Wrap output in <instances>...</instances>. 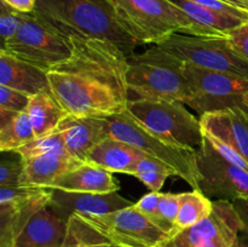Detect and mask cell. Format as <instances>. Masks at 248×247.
Here are the masks:
<instances>
[{
    "label": "cell",
    "mask_w": 248,
    "mask_h": 247,
    "mask_svg": "<svg viewBox=\"0 0 248 247\" xmlns=\"http://www.w3.org/2000/svg\"><path fill=\"white\" fill-rule=\"evenodd\" d=\"M72 56L47 70L51 93L70 115L110 118L127 110V56L98 39L70 40Z\"/></svg>",
    "instance_id": "obj_1"
},
{
    "label": "cell",
    "mask_w": 248,
    "mask_h": 247,
    "mask_svg": "<svg viewBox=\"0 0 248 247\" xmlns=\"http://www.w3.org/2000/svg\"><path fill=\"white\" fill-rule=\"evenodd\" d=\"M33 14L68 40L108 41L127 57L140 45L124 28L110 0H36Z\"/></svg>",
    "instance_id": "obj_2"
},
{
    "label": "cell",
    "mask_w": 248,
    "mask_h": 247,
    "mask_svg": "<svg viewBox=\"0 0 248 247\" xmlns=\"http://www.w3.org/2000/svg\"><path fill=\"white\" fill-rule=\"evenodd\" d=\"M124 28L140 44H156L173 34L222 36L199 26L170 0H110Z\"/></svg>",
    "instance_id": "obj_3"
},
{
    "label": "cell",
    "mask_w": 248,
    "mask_h": 247,
    "mask_svg": "<svg viewBox=\"0 0 248 247\" xmlns=\"http://www.w3.org/2000/svg\"><path fill=\"white\" fill-rule=\"evenodd\" d=\"M128 91L137 98L167 99L186 102L190 97L189 82L183 72V63L159 47L149 48L127 58Z\"/></svg>",
    "instance_id": "obj_4"
},
{
    "label": "cell",
    "mask_w": 248,
    "mask_h": 247,
    "mask_svg": "<svg viewBox=\"0 0 248 247\" xmlns=\"http://www.w3.org/2000/svg\"><path fill=\"white\" fill-rule=\"evenodd\" d=\"M127 111L154 135L173 144L199 149L203 143L200 119L183 102L167 99H131Z\"/></svg>",
    "instance_id": "obj_5"
},
{
    "label": "cell",
    "mask_w": 248,
    "mask_h": 247,
    "mask_svg": "<svg viewBox=\"0 0 248 247\" xmlns=\"http://www.w3.org/2000/svg\"><path fill=\"white\" fill-rule=\"evenodd\" d=\"M110 137L128 143L144 154L176 170L177 176L199 190L196 149L181 147L160 138L143 127L127 110L107 118Z\"/></svg>",
    "instance_id": "obj_6"
},
{
    "label": "cell",
    "mask_w": 248,
    "mask_h": 247,
    "mask_svg": "<svg viewBox=\"0 0 248 247\" xmlns=\"http://www.w3.org/2000/svg\"><path fill=\"white\" fill-rule=\"evenodd\" d=\"M155 46L186 64L248 79V61L235 52L228 38L173 34Z\"/></svg>",
    "instance_id": "obj_7"
},
{
    "label": "cell",
    "mask_w": 248,
    "mask_h": 247,
    "mask_svg": "<svg viewBox=\"0 0 248 247\" xmlns=\"http://www.w3.org/2000/svg\"><path fill=\"white\" fill-rule=\"evenodd\" d=\"M191 94L186 106L202 115L230 108L248 110V79L183 63Z\"/></svg>",
    "instance_id": "obj_8"
},
{
    "label": "cell",
    "mask_w": 248,
    "mask_h": 247,
    "mask_svg": "<svg viewBox=\"0 0 248 247\" xmlns=\"http://www.w3.org/2000/svg\"><path fill=\"white\" fill-rule=\"evenodd\" d=\"M1 50L46 72L68 60L73 52L70 40L43 23L33 12L23 15L17 33L2 44Z\"/></svg>",
    "instance_id": "obj_9"
},
{
    "label": "cell",
    "mask_w": 248,
    "mask_h": 247,
    "mask_svg": "<svg viewBox=\"0 0 248 247\" xmlns=\"http://www.w3.org/2000/svg\"><path fill=\"white\" fill-rule=\"evenodd\" d=\"M78 216L116 247H161L172 237L133 205L104 215Z\"/></svg>",
    "instance_id": "obj_10"
},
{
    "label": "cell",
    "mask_w": 248,
    "mask_h": 247,
    "mask_svg": "<svg viewBox=\"0 0 248 247\" xmlns=\"http://www.w3.org/2000/svg\"><path fill=\"white\" fill-rule=\"evenodd\" d=\"M199 190L211 200L248 199V171L228 161L203 135L196 149Z\"/></svg>",
    "instance_id": "obj_11"
},
{
    "label": "cell",
    "mask_w": 248,
    "mask_h": 247,
    "mask_svg": "<svg viewBox=\"0 0 248 247\" xmlns=\"http://www.w3.org/2000/svg\"><path fill=\"white\" fill-rule=\"evenodd\" d=\"M241 229L234 203L213 200V211L206 219L179 230L165 247H235Z\"/></svg>",
    "instance_id": "obj_12"
},
{
    "label": "cell",
    "mask_w": 248,
    "mask_h": 247,
    "mask_svg": "<svg viewBox=\"0 0 248 247\" xmlns=\"http://www.w3.org/2000/svg\"><path fill=\"white\" fill-rule=\"evenodd\" d=\"M52 191L44 188H0V247H12L31 218L51 201Z\"/></svg>",
    "instance_id": "obj_13"
},
{
    "label": "cell",
    "mask_w": 248,
    "mask_h": 247,
    "mask_svg": "<svg viewBox=\"0 0 248 247\" xmlns=\"http://www.w3.org/2000/svg\"><path fill=\"white\" fill-rule=\"evenodd\" d=\"M56 131L62 135L68 154L82 162L96 145L110 137L108 119L96 116L68 114Z\"/></svg>",
    "instance_id": "obj_14"
},
{
    "label": "cell",
    "mask_w": 248,
    "mask_h": 247,
    "mask_svg": "<svg viewBox=\"0 0 248 247\" xmlns=\"http://www.w3.org/2000/svg\"><path fill=\"white\" fill-rule=\"evenodd\" d=\"M51 207L65 220H69L70 216L75 213L85 216L104 215L133 205L118 191L109 194L72 193L60 189H51Z\"/></svg>",
    "instance_id": "obj_15"
},
{
    "label": "cell",
    "mask_w": 248,
    "mask_h": 247,
    "mask_svg": "<svg viewBox=\"0 0 248 247\" xmlns=\"http://www.w3.org/2000/svg\"><path fill=\"white\" fill-rule=\"evenodd\" d=\"M206 132L234 148L248 162V110L230 108L200 115Z\"/></svg>",
    "instance_id": "obj_16"
},
{
    "label": "cell",
    "mask_w": 248,
    "mask_h": 247,
    "mask_svg": "<svg viewBox=\"0 0 248 247\" xmlns=\"http://www.w3.org/2000/svg\"><path fill=\"white\" fill-rule=\"evenodd\" d=\"M67 232L68 220L58 216L48 203L31 218L12 247H62Z\"/></svg>",
    "instance_id": "obj_17"
},
{
    "label": "cell",
    "mask_w": 248,
    "mask_h": 247,
    "mask_svg": "<svg viewBox=\"0 0 248 247\" xmlns=\"http://www.w3.org/2000/svg\"><path fill=\"white\" fill-rule=\"evenodd\" d=\"M48 189L72 193L109 194L120 190V184L111 172L84 162L58 177Z\"/></svg>",
    "instance_id": "obj_18"
},
{
    "label": "cell",
    "mask_w": 248,
    "mask_h": 247,
    "mask_svg": "<svg viewBox=\"0 0 248 247\" xmlns=\"http://www.w3.org/2000/svg\"><path fill=\"white\" fill-rule=\"evenodd\" d=\"M0 85L27 94L50 91L47 72L0 51Z\"/></svg>",
    "instance_id": "obj_19"
},
{
    "label": "cell",
    "mask_w": 248,
    "mask_h": 247,
    "mask_svg": "<svg viewBox=\"0 0 248 247\" xmlns=\"http://www.w3.org/2000/svg\"><path fill=\"white\" fill-rule=\"evenodd\" d=\"M23 161V172L19 179L21 188L48 189L51 184L65 172L84 164L69 154H44Z\"/></svg>",
    "instance_id": "obj_20"
},
{
    "label": "cell",
    "mask_w": 248,
    "mask_h": 247,
    "mask_svg": "<svg viewBox=\"0 0 248 247\" xmlns=\"http://www.w3.org/2000/svg\"><path fill=\"white\" fill-rule=\"evenodd\" d=\"M145 155L128 143L109 137L91 150L86 162L111 173L132 174L137 162Z\"/></svg>",
    "instance_id": "obj_21"
},
{
    "label": "cell",
    "mask_w": 248,
    "mask_h": 247,
    "mask_svg": "<svg viewBox=\"0 0 248 247\" xmlns=\"http://www.w3.org/2000/svg\"><path fill=\"white\" fill-rule=\"evenodd\" d=\"M26 111L36 138L55 132L68 115L51 91H43L33 94Z\"/></svg>",
    "instance_id": "obj_22"
},
{
    "label": "cell",
    "mask_w": 248,
    "mask_h": 247,
    "mask_svg": "<svg viewBox=\"0 0 248 247\" xmlns=\"http://www.w3.org/2000/svg\"><path fill=\"white\" fill-rule=\"evenodd\" d=\"M35 138L27 111L14 113L0 109V150L2 153L16 152Z\"/></svg>",
    "instance_id": "obj_23"
},
{
    "label": "cell",
    "mask_w": 248,
    "mask_h": 247,
    "mask_svg": "<svg viewBox=\"0 0 248 247\" xmlns=\"http://www.w3.org/2000/svg\"><path fill=\"white\" fill-rule=\"evenodd\" d=\"M174 5L183 10L195 23L206 29L216 31L222 36H228V34L245 23V21L230 15H223L219 12L212 11L205 6L190 1V0H170Z\"/></svg>",
    "instance_id": "obj_24"
},
{
    "label": "cell",
    "mask_w": 248,
    "mask_h": 247,
    "mask_svg": "<svg viewBox=\"0 0 248 247\" xmlns=\"http://www.w3.org/2000/svg\"><path fill=\"white\" fill-rule=\"evenodd\" d=\"M213 211V200L205 195L202 191L193 189L191 191L181 193L178 216L176 227L178 230L186 229L206 219Z\"/></svg>",
    "instance_id": "obj_25"
},
{
    "label": "cell",
    "mask_w": 248,
    "mask_h": 247,
    "mask_svg": "<svg viewBox=\"0 0 248 247\" xmlns=\"http://www.w3.org/2000/svg\"><path fill=\"white\" fill-rule=\"evenodd\" d=\"M131 176L140 179L150 191L160 193L170 176H177L176 170L160 160L145 155L136 165Z\"/></svg>",
    "instance_id": "obj_26"
},
{
    "label": "cell",
    "mask_w": 248,
    "mask_h": 247,
    "mask_svg": "<svg viewBox=\"0 0 248 247\" xmlns=\"http://www.w3.org/2000/svg\"><path fill=\"white\" fill-rule=\"evenodd\" d=\"M12 153L18 154V156L22 160L31 159V157L44 154H68L67 150H65L64 140H63L62 135L58 131H55L53 133L44 136V137L35 138L28 144L23 145L16 152Z\"/></svg>",
    "instance_id": "obj_27"
},
{
    "label": "cell",
    "mask_w": 248,
    "mask_h": 247,
    "mask_svg": "<svg viewBox=\"0 0 248 247\" xmlns=\"http://www.w3.org/2000/svg\"><path fill=\"white\" fill-rule=\"evenodd\" d=\"M160 194L161 193H155V191H150V193L145 194L143 198L136 203H133V207L137 211H140L142 215H144L150 222L154 223L155 225L166 232L170 235H176L179 232L174 225L170 224L167 220L162 218L161 213L159 211V201H160Z\"/></svg>",
    "instance_id": "obj_28"
},
{
    "label": "cell",
    "mask_w": 248,
    "mask_h": 247,
    "mask_svg": "<svg viewBox=\"0 0 248 247\" xmlns=\"http://www.w3.org/2000/svg\"><path fill=\"white\" fill-rule=\"evenodd\" d=\"M24 12H19L1 0V12H0V36L2 44L9 41L18 31Z\"/></svg>",
    "instance_id": "obj_29"
},
{
    "label": "cell",
    "mask_w": 248,
    "mask_h": 247,
    "mask_svg": "<svg viewBox=\"0 0 248 247\" xmlns=\"http://www.w3.org/2000/svg\"><path fill=\"white\" fill-rule=\"evenodd\" d=\"M31 97V94L0 85V109L14 111V113L26 111Z\"/></svg>",
    "instance_id": "obj_30"
},
{
    "label": "cell",
    "mask_w": 248,
    "mask_h": 247,
    "mask_svg": "<svg viewBox=\"0 0 248 247\" xmlns=\"http://www.w3.org/2000/svg\"><path fill=\"white\" fill-rule=\"evenodd\" d=\"M22 172L23 161L19 156L17 160H2L0 166V186H18Z\"/></svg>",
    "instance_id": "obj_31"
},
{
    "label": "cell",
    "mask_w": 248,
    "mask_h": 247,
    "mask_svg": "<svg viewBox=\"0 0 248 247\" xmlns=\"http://www.w3.org/2000/svg\"><path fill=\"white\" fill-rule=\"evenodd\" d=\"M179 203H181V194L161 193L160 194L159 211L162 218L176 227V219L178 216ZM177 228V227H176Z\"/></svg>",
    "instance_id": "obj_32"
},
{
    "label": "cell",
    "mask_w": 248,
    "mask_h": 247,
    "mask_svg": "<svg viewBox=\"0 0 248 247\" xmlns=\"http://www.w3.org/2000/svg\"><path fill=\"white\" fill-rule=\"evenodd\" d=\"M190 1L207 7L212 11L219 12L223 15H230V16H235L242 21L248 22V9L234 6V5H230L228 2L222 1V0H190Z\"/></svg>",
    "instance_id": "obj_33"
},
{
    "label": "cell",
    "mask_w": 248,
    "mask_h": 247,
    "mask_svg": "<svg viewBox=\"0 0 248 247\" xmlns=\"http://www.w3.org/2000/svg\"><path fill=\"white\" fill-rule=\"evenodd\" d=\"M227 38L235 52L248 61V22L232 29Z\"/></svg>",
    "instance_id": "obj_34"
},
{
    "label": "cell",
    "mask_w": 248,
    "mask_h": 247,
    "mask_svg": "<svg viewBox=\"0 0 248 247\" xmlns=\"http://www.w3.org/2000/svg\"><path fill=\"white\" fill-rule=\"evenodd\" d=\"M232 203H234L235 210H236L240 220H241V232L248 235V199H239Z\"/></svg>",
    "instance_id": "obj_35"
},
{
    "label": "cell",
    "mask_w": 248,
    "mask_h": 247,
    "mask_svg": "<svg viewBox=\"0 0 248 247\" xmlns=\"http://www.w3.org/2000/svg\"><path fill=\"white\" fill-rule=\"evenodd\" d=\"M2 1L6 2L17 11L24 12V14L33 12L36 4V0H2Z\"/></svg>",
    "instance_id": "obj_36"
},
{
    "label": "cell",
    "mask_w": 248,
    "mask_h": 247,
    "mask_svg": "<svg viewBox=\"0 0 248 247\" xmlns=\"http://www.w3.org/2000/svg\"><path fill=\"white\" fill-rule=\"evenodd\" d=\"M235 247H248V235L245 234V232H240Z\"/></svg>",
    "instance_id": "obj_37"
},
{
    "label": "cell",
    "mask_w": 248,
    "mask_h": 247,
    "mask_svg": "<svg viewBox=\"0 0 248 247\" xmlns=\"http://www.w3.org/2000/svg\"><path fill=\"white\" fill-rule=\"evenodd\" d=\"M222 1L228 2V4H230V5H234V6H239V7H244V9H247L241 0H222Z\"/></svg>",
    "instance_id": "obj_38"
},
{
    "label": "cell",
    "mask_w": 248,
    "mask_h": 247,
    "mask_svg": "<svg viewBox=\"0 0 248 247\" xmlns=\"http://www.w3.org/2000/svg\"><path fill=\"white\" fill-rule=\"evenodd\" d=\"M241 1L244 2V4H245V6H246L247 9H248V0H241Z\"/></svg>",
    "instance_id": "obj_39"
},
{
    "label": "cell",
    "mask_w": 248,
    "mask_h": 247,
    "mask_svg": "<svg viewBox=\"0 0 248 247\" xmlns=\"http://www.w3.org/2000/svg\"><path fill=\"white\" fill-rule=\"evenodd\" d=\"M75 247H109V246H75Z\"/></svg>",
    "instance_id": "obj_40"
},
{
    "label": "cell",
    "mask_w": 248,
    "mask_h": 247,
    "mask_svg": "<svg viewBox=\"0 0 248 247\" xmlns=\"http://www.w3.org/2000/svg\"><path fill=\"white\" fill-rule=\"evenodd\" d=\"M109 247H116V246H109ZM161 247H165V246H161Z\"/></svg>",
    "instance_id": "obj_41"
}]
</instances>
